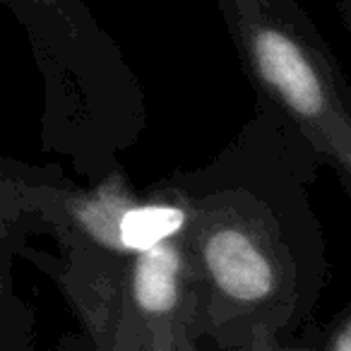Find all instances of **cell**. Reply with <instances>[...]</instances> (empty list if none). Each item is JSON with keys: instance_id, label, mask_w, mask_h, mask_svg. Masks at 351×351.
<instances>
[{"instance_id": "5b68a950", "label": "cell", "mask_w": 351, "mask_h": 351, "mask_svg": "<svg viewBox=\"0 0 351 351\" xmlns=\"http://www.w3.org/2000/svg\"><path fill=\"white\" fill-rule=\"evenodd\" d=\"M58 255L39 253L27 245L22 258L44 269L63 291L68 306L82 325L80 346L116 351L121 293L132 250H106L82 241L60 239Z\"/></svg>"}, {"instance_id": "7a4b0ae2", "label": "cell", "mask_w": 351, "mask_h": 351, "mask_svg": "<svg viewBox=\"0 0 351 351\" xmlns=\"http://www.w3.org/2000/svg\"><path fill=\"white\" fill-rule=\"evenodd\" d=\"M0 8L22 27L41 75V147L94 183L145 132L140 77L84 0H0Z\"/></svg>"}, {"instance_id": "277c9868", "label": "cell", "mask_w": 351, "mask_h": 351, "mask_svg": "<svg viewBox=\"0 0 351 351\" xmlns=\"http://www.w3.org/2000/svg\"><path fill=\"white\" fill-rule=\"evenodd\" d=\"M205 349V298L176 226L135 248L121 293L116 351Z\"/></svg>"}, {"instance_id": "6da1fadb", "label": "cell", "mask_w": 351, "mask_h": 351, "mask_svg": "<svg viewBox=\"0 0 351 351\" xmlns=\"http://www.w3.org/2000/svg\"><path fill=\"white\" fill-rule=\"evenodd\" d=\"M317 171L315 156L255 108L207 164L147 188L178 212L205 298V346L296 349L330 279L311 200Z\"/></svg>"}, {"instance_id": "52a82bcc", "label": "cell", "mask_w": 351, "mask_h": 351, "mask_svg": "<svg viewBox=\"0 0 351 351\" xmlns=\"http://www.w3.org/2000/svg\"><path fill=\"white\" fill-rule=\"evenodd\" d=\"M296 349H317V351H351V311L341 308L339 315L325 327H315L313 320L306 325L296 339Z\"/></svg>"}, {"instance_id": "8992f818", "label": "cell", "mask_w": 351, "mask_h": 351, "mask_svg": "<svg viewBox=\"0 0 351 351\" xmlns=\"http://www.w3.org/2000/svg\"><path fill=\"white\" fill-rule=\"evenodd\" d=\"M49 171L51 164L34 166L0 154V351L34 346L36 317L15 287V260L32 236L46 234L39 188Z\"/></svg>"}, {"instance_id": "3957f363", "label": "cell", "mask_w": 351, "mask_h": 351, "mask_svg": "<svg viewBox=\"0 0 351 351\" xmlns=\"http://www.w3.org/2000/svg\"><path fill=\"white\" fill-rule=\"evenodd\" d=\"M255 108L274 118L351 193V87L298 0H215Z\"/></svg>"}]
</instances>
